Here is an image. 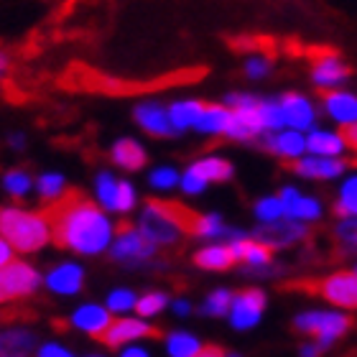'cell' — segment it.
<instances>
[{
  "instance_id": "obj_17",
  "label": "cell",
  "mask_w": 357,
  "mask_h": 357,
  "mask_svg": "<svg viewBox=\"0 0 357 357\" xmlns=\"http://www.w3.org/2000/svg\"><path fill=\"white\" fill-rule=\"evenodd\" d=\"M72 321H75V327L84 329V332H87V335H92V337H100L105 329L112 324L107 309H102V306H92V304L82 306V309H77L75 319H72Z\"/></svg>"
},
{
  "instance_id": "obj_35",
  "label": "cell",
  "mask_w": 357,
  "mask_h": 357,
  "mask_svg": "<svg viewBox=\"0 0 357 357\" xmlns=\"http://www.w3.org/2000/svg\"><path fill=\"white\" fill-rule=\"evenodd\" d=\"M319 212L321 207L317 199H312V197H298L296 207H294V212L289 217H296V220H317Z\"/></svg>"
},
{
  "instance_id": "obj_51",
  "label": "cell",
  "mask_w": 357,
  "mask_h": 357,
  "mask_svg": "<svg viewBox=\"0 0 357 357\" xmlns=\"http://www.w3.org/2000/svg\"><path fill=\"white\" fill-rule=\"evenodd\" d=\"M174 312L186 314V312H189V304H186V301H176V304H174Z\"/></svg>"
},
{
  "instance_id": "obj_9",
  "label": "cell",
  "mask_w": 357,
  "mask_h": 357,
  "mask_svg": "<svg viewBox=\"0 0 357 357\" xmlns=\"http://www.w3.org/2000/svg\"><path fill=\"white\" fill-rule=\"evenodd\" d=\"M263 309H266V296L261 291H245L238 298H232L230 319L238 329H250L261 321Z\"/></svg>"
},
{
  "instance_id": "obj_42",
  "label": "cell",
  "mask_w": 357,
  "mask_h": 357,
  "mask_svg": "<svg viewBox=\"0 0 357 357\" xmlns=\"http://www.w3.org/2000/svg\"><path fill=\"white\" fill-rule=\"evenodd\" d=\"M181 186H184V192H189V194H197V192H202V189H204V181H202L199 176H197V174L194 172H186L184 176H181Z\"/></svg>"
},
{
  "instance_id": "obj_26",
  "label": "cell",
  "mask_w": 357,
  "mask_h": 357,
  "mask_svg": "<svg viewBox=\"0 0 357 357\" xmlns=\"http://www.w3.org/2000/svg\"><path fill=\"white\" fill-rule=\"evenodd\" d=\"M227 120H230V110L227 107H220V105H207L202 118L197 120V130H204V133H225L227 128Z\"/></svg>"
},
{
  "instance_id": "obj_19",
  "label": "cell",
  "mask_w": 357,
  "mask_h": 357,
  "mask_svg": "<svg viewBox=\"0 0 357 357\" xmlns=\"http://www.w3.org/2000/svg\"><path fill=\"white\" fill-rule=\"evenodd\" d=\"M347 149L342 141V135L327 133V130H314L309 138H306V151H312L314 156L319 158H332L337 153H342Z\"/></svg>"
},
{
  "instance_id": "obj_33",
  "label": "cell",
  "mask_w": 357,
  "mask_h": 357,
  "mask_svg": "<svg viewBox=\"0 0 357 357\" xmlns=\"http://www.w3.org/2000/svg\"><path fill=\"white\" fill-rule=\"evenodd\" d=\"M255 215L261 217L263 222L271 225V222H278L283 215V207H281V199H275V197H266L255 204Z\"/></svg>"
},
{
  "instance_id": "obj_37",
  "label": "cell",
  "mask_w": 357,
  "mask_h": 357,
  "mask_svg": "<svg viewBox=\"0 0 357 357\" xmlns=\"http://www.w3.org/2000/svg\"><path fill=\"white\" fill-rule=\"evenodd\" d=\"M164 306H166V294H146V296L135 304V309H138V314H143V317H153V314H158Z\"/></svg>"
},
{
  "instance_id": "obj_53",
  "label": "cell",
  "mask_w": 357,
  "mask_h": 357,
  "mask_svg": "<svg viewBox=\"0 0 357 357\" xmlns=\"http://www.w3.org/2000/svg\"><path fill=\"white\" fill-rule=\"evenodd\" d=\"M0 301H3V296H0Z\"/></svg>"
},
{
  "instance_id": "obj_7",
  "label": "cell",
  "mask_w": 357,
  "mask_h": 357,
  "mask_svg": "<svg viewBox=\"0 0 357 357\" xmlns=\"http://www.w3.org/2000/svg\"><path fill=\"white\" fill-rule=\"evenodd\" d=\"M36 286L38 273L26 263L13 261L8 263L6 268H0V296L3 298L29 296L31 291H36Z\"/></svg>"
},
{
  "instance_id": "obj_11",
  "label": "cell",
  "mask_w": 357,
  "mask_h": 357,
  "mask_svg": "<svg viewBox=\"0 0 357 357\" xmlns=\"http://www.w3.org/2000/svg\"><path fill=\"white\" fill-rule=\"evenodd\" d=\"M306 227L296 222H286V220H278V222L263 225L261 230L255 232V240L263 243L266 248H283L291 245V243H298V240L306 238Z\"/></svg>"
},
{
  "instance_id": "obj_5",
  "label": "cell",
  "mask_w": 357,
  "mask_h": 357,
  "mask_svg": "<svg viewBox=\"0 0 357 357\" xmlns=\"http://www.w3.org/2000/svg\"><path fill=\"white\" fill-rule=\"evenodd\" d=\"M301 289H312L314 294L344 309H357V273H335L314 283H298Z\"/></svg>"
},
{
  "instance_id": "obj_40",
  "label": "cell",
  "mask_w": 357,
  "mask_h": 357,
  "mask_svg": "<svg viewBox=\"0 0 357 357\" xmlns=\"http://www.w3.org/2000/svg\"><path fill=\"white\" fill-rule=\"evenodd\" d=\"M135 204V197H133V186L128 184V181H118V197H115V209L120 212H128V209Z\"/></svg>"
},
{
  "instance_id": "obj_29",
  "label": "cell",
  "mask_w": 357,
  "mask_h": 357,
  "mask_svg": "<svg viewBox=\"0 0 357 357\" xmlns=\"http://www.w3.org/2000/svg\"><path fill=\"white\" fill-rule=\"evenodd\" d=\"M192 235H199V238H217V235H232V230H227L217 215H199L197 222H194Z\"/></svg>"
},
{
  "instance_id": "obj_22",
  "label": "cell",
  "mask_w": 357,
  "mask_h": 357,
  "mask_svg": "<svg viewBox=\"0 0 357 357\" xmlns=\"http://www.w3.org/2000/svg\"><path fill=\"white\" fill-rule=\"evenodd\" d=\"M194 263L199 268H207V271H225V268H230L235 263V258L230 253V245H212L194 255Z\"/></svg>"
},
{
  "instance_id": "obj_27",
  "label": "cell",
  "mask_w": 357,
  "mask_h": 357,
  "mask_svg": "<svg viewBox=\"0 0 357 357\" xmlns=\"http://www.w3.org/2000/svg\"><path fill=\"white\" fill-rule=\"evenodd\" d=\"M166 347H169V355L172 357H197L202 352V344L197 337L186 335V332H176L166 340Z\"/></svg>"
},
{
  "instance_id": "obj_8",
  "label": "cell",
  "mask_w": 357,
  "mask_h": 357,
  "mask_svg": "<svg viewBox=\"0 0 357 357\" xmlns=\"http://www.w3.org/2000/svg\"><path fill=\"white\" fill-rule=\"evenodd\" d=\"M161 332L153 327H149L146 321L138 319H118L112 321L110 327L105 329L102 335L97 337L100 342H105L107 347H120L126 342H133V340H141V337H158Z\"/></svg>"
},
{
  "instance_id": "obj_38",
  "label": "cell",
  "mask_w": 357,
  "mask_h": 357,
  "mask_svg": "<svg viewBox=\"0 0 357 357\" xmlns=\"http://www.w3.org/2000/svg\"><path fill=\"white\" fill-rule=\"evenodd\" d=\"M61 189H64V178L56 176V174H44V176L38 178V192L44 194V197H52V199H59Z\"/></svg>"
},
{
  "instance_id": "obj_31",
  "label": "cell",
  "mask_w": 357,
  "mask_h": 357,
  "mask_svg": "<svg viewBox=\"0 0 357 357\" xmlns=\"http://www.w3.org/2000/svg\"><path fill=\"white\" fill-rule=\"evenodd\" d=\"M3 186H6L8 194L23 197V194L31 189V178H29V174L21 172V169H13V172H8L6 176H3Z\"/></svg>"
},
{
  "instance_id": "obj_3",
  "label": "cell",
  "mask_w": 357,
  "mask_h": 357,
  "mask_svg": "<svg viewBox=\"0 0 357 357\" xmlns=\"http://www.w3.org/2000/svg\"><path fill=\"white\" fill-rule=\"evenodd\" d=\"M0 238L18 253H31V250L44 248L49 243L52 230H49L44 215L6 207L0 209Z\"/></svg>"
},
{
  "instance_id": "obj_10",
  "label": "cell",
  "mask_w": 357,
  "mask_h": 357,
  "mask_svg": "<svg viewBox=\"0 0 357 357\" xmlns=\"http://www.w3.org/2000/svg\"><path fill=\"white\" fill-rule=\"evenodd\" d=\"M153 250H156V245H151L141 235V230H133V227H123V235L112 245V255L123 263H141L151 258Z\"/></svg>"
},
{
  "instance_id": "obj_45",
  "label": "cell",
  "mask_w": 357,
  "mask_h": 357,
  "mask_svg": "<svg viewBox=\"0 0 357 357\" xmlns=\"http://www.w3.org/2000/svg\"><path fill=\"white\" fill-rule=\"evenodd\" d=\"M8 263H13V248H10L6 240L0 238V268H6Z\"/></svg>"
},
{
  "instance_id": "obj_34",
  "label": "cell",
  "mask_w": 357,
  "mask_h": 357,
  "mask_svg": "<svg viewBox=\"0 0 357 357\" xmlns=\"http://www.w3.org/2000/svg\"><path fill=\"white\" fill-rule=\"evenodd\" d=\"M261 118H263V128H268V130H281V126H286L281 105L278 102H263L261 105Z\"/></svg>"
},
{
  "instance_id": "obj_4",
  "label": "cell",
  "mask_w": 357,
  "mask_h": 357,
  "mask_svg": "<svg viewBox=\"0 0 357 357\" xmlns=\"http://www.w3.org/2000/svg\"><path fill=\"white\" fill-rule=\"evenodd\" d=\"M294 327L298 332H304V335L319 337V344L327 347L332 340L342 337L352 327V319L347 314H337V312H309V314H301L294 321Z\"/></svg>"
},
{
  "instance_id": "obj_44",
  "label": "cell",
  "mask_w": 357,
  "mask_h": 357,
  "mask_svg": "<svg viewBox=\"0 0 357 357\" xmlns=\"http://www.w3.org/2000/svg\"><path fill=\"white\" fill-rule=\"evenodd\" d=\"M268 69V61L266 59H250L248 61V77H263Z\"/></svg>"
},
{
  "instance_id": "obj_49",
  "label": "cell",
  "mask_w": 357,
  "mask_h": 357,
  "mask_svg": "<svg viewBox=\"0 0 357 357\" xmlns=\"http://www.w3.org/2000/svg\"><path fill=\"white\" fill-rule=\"evenodd\" d=\"M120 357H149V352L143 350V347H128Z\"/></svg>"
},
{
  "instance_id": "obj_14",
  "label": "cell",
  "mask_w": 357,
  "mask_h": 357,
  "mask_svg": "<svg viewBox=\"0 0 357 357\" xmlns=\"http://www.w3.org/2000/svg\"><path fill=\"white\" fill-rule=\"evenodd\" d=\"M281 112H283V120L289 123L291 128H296V130H306V128H312L314 123V107L309 105V100L301 95H283L281 102Z\"/></svg>"
},
{
  "instance_id": "obj_46",
  "label": "cell",
  "mask_w": 357,
  "mask_h": 357,
  "mask_svg": "<svg viewBox=\"0 0 357 357\" xmlns=\"http://www.w3.org/2000/svg\"><path fill=\"white\" fill-rule=\"evenodd\" d=\"M342 141H344V146H350V149L357 151V123H355V126H350V128H344Z\"/></svg>"
},
{
  "instance_id": "obj_20",
  "label": "cell",
  "mask_w": 357,
  "mask_h": 357,
  "mask_svg": "<svg viewBox=\"0 0 357 357\" xmlns=\"http://www.w3.org/2000/svg\"><path fill=\"white\" fill-rule=\"evenodd\" d=\"M112 161L123 166V169H128V172H135V169L146 166V151L135 141H130V138H123L112 149Z\"/></svg>"
},
{
  "instance_id": "obj_25",
  "label": "cell",
  "mask_w": 357,
  "mask_h": 357,
  "mask_svg": "<svg viewBox=\"0 0 357 357\" xmlns=\"http://www.w3.org/2000/svg\"><path fill=\"white\" fill-rule=\"evenodd\" d=\"M189 172H194L207 184V181H227L232 176V166L225 158H204L199 164H194Z\"/></svg>"
},
{
  "instance_id": "obj_1",
  "label": "cell",
  "mask_w": 357,
  "mask_h": 357,
  "mask_svg": "<svg viewBox=\"0 0 357 357\" xmlns=\"http://www.w3.org/2000/svg\"><path fill=\"white\" fill-rule=\"evenodd\" d=\"M52 238L56 245L95 255L107 248L112 238L110 220L79 192H64L54 204L44 209Z\"/></svg>"
},
{
  "instance_id": "obj_12",
  "label": "cell",
  "mask_w": 357,
  "mask_h": 357,
  "mask_svg": "<svg viewBox=\"0 0 357 357\" xmlns=\"http://www.w3.org/2000/svg\"><path fill=\"white\" fill-rule=\"evenodd\" d=\"M319 97L324 102V110L342 126H355L357 123V97L350 92H335V89H319Z\"/></svg>"
},
{
  "instance_id": "obj_13",
  "label": "cell",
  "mask_w": 357,
  "mask_h": 357,
  "mask_svg": "<svg viewBox=\"0 0 357 357\" xmlns=\"http://www.w3.org/2000/svg\"><path fill=\"white\" fill-rule=\"evenodd\" d=\"M291 169L309 178H332V176H340L347 169V161H342V158H319V156L296 158V161H291Z\"/></svg>"
},
{
  "instance_id": "obj_28",
  "label": "cell",
  "mask_w": 357,
  "mask_h": 357,
  "mask_svg": "<svg viewBox=\"0 0 357 357\" xmlns=\"http://www.w3.org/2000/svg\"><path fill=\"white\" fill-rule=\"evenodd\" d=\"M335 212L342 217H357V176L347 178L340 192V199L335 202Z\"/></svg>"
},
{
  "instance_id": "obj_41",
  "label": "cell",
  "mask_w": 357,
  "mask_h": 357,
  "mask_svg": "<svg viewBox=\"0 0 357 357\" xmlns=\"http://www.w3.org/2000/svg\"><path fill=\"white\" fill-rule=\"evenodd\" d=\"M176 181H178V174L174 169H156V172L151 174V184L158 186V189H172Z\"/></svg>"
},
{
  "instance_id": "obj_47",
  "label": "cell",
  "mask_w": 357,
  "mask_h": 357,
  "mask_svg": "<svg viewBox=\"0 0 357 357\" xmlns=\"http://www.w3.org/2000/svg\"><path fill=\"white\" fill-rule=\"evenodd\" d=\"M321 350H324V344H319V342H317V344H306L304 350H301V355H304V357H317Z\"/></svg>"
},
{
  "instance_id": "obj_50",
  "label": "cell",
  "mask_w": 357,
  "mask_h": 357,
  "mask_svg": "<svg viewBox=\"0 0 357 357\" xmlns=\"http://www.w3.org/2000/svg\"><path fill=\"white\" fill-rule=\"evenodd\" d=\"M8 67H10V59H8V54L0 49V79L6 77V72H8Z\"/></svg>"
},
{
  "instance_id": "obj_32",
  "label": "cell",
  "mask_w": 357,
  "mask_h": 357,
  "mask_svg": "<svg viewBox=\"0 0 357 357\" xmlns=\"http://www.w3.org/2000/svg\"><path fill=\"white\" fill-rule=\"evenodd\" d=\"M230 306H232L230 291H215L204 301V314H209V317H222V314L230 312Z\"/></svg>"
},
{
  "instance_id": "obj_2",
  "label": "cell",
  "mask_w": 357,
  "mask_h": 357,
  "mask_svg": "<svg viewBox=\"0 0 357 357\" xmlns=\"http://www.w3.org/2000/svg\"><path fill=\"white\" fill-rule=\"evenodd\" d=\"M197 217L192 209L178 202L149 199L141 217V235L151 245H172L184 232L192 235Z\"/></svg>"
},
{
  "instance_id": "obj_52",
  "label": "cell",
  "mask_w": 357,
  "mask_h": 357,
  "mask_svg": "<svg viewBox=\"0 0 357 357\" xmlns=\"http://www.w3.org/2000/svg\"><path fill=\"white\" fill-rule=\"evenodd\" d=\"M225 357H238V355H225Z\"/></svg>"
},
{
  "instance_id": "obj_39",
  "label": "cell",
  "mask_w": 357,
  "mask_h": 357,
  "mask_svg": "<svg viewBox=\"0 0 357 357\" xmlns=\"http://www.w3.org/2000/svg\"><path fill=\"white\" fill-rule=\"evenodd\" d=\"M107 306H110L112 312H126V309H133L135 306V298L130 291H112L110 298H107Z\"/></svg>"
},
{
  "instance_id": "obj_43",
  "label": "cell",
  "mask_w": 357,
  "mask_h": 357,
  "mask_svg": "<svg viewBox=\"0 0 357 357\" xmlns=\"http://www.w3.org/2000/svg\"><path fill=\"white\" fill-rule=\"evenodd\" d=\"M38 357H75V355L69 350H64V347H59V344H46V347H41Z\"/></svg>"
},
{
  "instance_id": "obj_16",
  "label": "cell",
  "mask_w": 357,
  "mask_h": 357,
  "mask_svg": "<svg viewBox=\"0 0 357 357\" xmlns=\"http://www.w3.org/2000/svg\"><path fill=\"white\" fill-rule=\"evenodd\" d=\"M135 120L153 135H174L176 133V128L172 126L169 112L156 107V105H141V107L135 110Z\"/></svg>"
},
{
  "instance_id": "obj_36",
  "label": "cell",
  "mask_w": 357,
  "mask_h": 357,
  "mask_svg": "<svg viewBox=\"0 0 357 357\" xmlns=\"http://www.w3.org/2000/svg\"><path fill=\"white\" fill-rule=\"evenodd\" d=\"M335 235L344 248H357V217L342 220V222L337 225Z\"/></svg>"
},
{
  "instance_id": "obj_23",
  "label": "cell",
  "mask_w": 357,
  "mask_h": 357,
  "mask_svg": "<svg viewBox=\"0 0 357 357\" xmlns=\"http://www.w3.org/2000/svg\"><path fill=\"white\" fill-rule=\"evenodd\" d=\"M204 107H207V105L197 102V100H186V102L174 105L172 110H169L172 126L176 128V130H184V128H189V126H197V120L202 118Z\"/></svg>"
},
{
  "instance_id": "obj_15",
  "label": "cell",
  "mask_w": 357,
  "mask_h": 357,
  "mask_svg": "<svg viewBox=\"0 0 357 357\" xmlns=\"http://www.w3.org/2000/svg\"><path fill=\"white\" fill-rule=\"evenodd\" d=\"M82 283H84L82 268L75 266V263H64V266L54 268L52 273H49V278H46V286L54 294H64V296L77 294V291L82 289Z\"/></svg>"
},
{
  "instance_id": "obj_30",
  "label": "cell",
  "mask_w": 357,
  "mask_h": 357,
  "mask_svg": "<svg viewBox=\"0 0 357 357\" xmlns=\"http://www.w3.org/2000/svg\"><path fill=\"white\" fill-rule=\"evenodd\" d=\"M97 197L102 202V207L115 209V197H118V181L110 174H100L97 178Z\"/></svg>"
},
{
  "instance_id": "obj_48",
  "label": "cell",
  "mask_w": 357,
  "mask_h": 357,
  "mask_svg": "<svg viewBox=\"0 0 357 357\" xmlns=\"http://www.w3.org/2000/svg\"><path fill=\"white\" fill-rule=\"evenodd\" d=\"M197 357H225V352L220 347H202V352Z\"/></svg>"
},
{
  "instance_id": "obj_21",
  "label": "cell",
  "mask_w": 357,
  "mask_h": 357,
  "mask_svg": "<svg viewBox=\"0 0 357 357\" xmlns=\"http://www.w3.org/2000/svg\"><path fill=\"white\" fill-rule=\"evenodd\" d=\"M268 149L283 158H298L306 149V138L296 130H286V133H278L275 138H271Z\"/></svg>"
},
{
  "instance_id": "obj_18",
  "label": "cell",
  "mask_w": 357,
  "mask_h": 357,
  "mask_svg": "<svg viewBox=\"0 0 357 357\" xmlns=\"http://www.w3.org/2000/svg\"><path fill=\"white\" fill-rule=\"evenodd\" d=\"M230 253L235 261H243L253 268H261L271 261V248H266L258 240H235L230 245Z\"/></svg>"
},
{
  "instance_id": "obj_24",
  "label": "cell",
  "mask_w": 357,
  "mask_h": 357,
  "mask_svg": "<svg viewBox=\"0 0 357 357\" xmlns=\"http://www.w3.org/2000/svg\"><path fill=\"white\" fill-rule=\"evenodd\" d=\"M33 347V337L21 329H10L0 335V357H21Z\"/></svg>"
},
{
  "instance_id": "obj_6",
  "label": "cell",
  "mask_w": 357,
  "mask_h": 357,
  "mask_svg": "<svg viewBox=\"0 0 357 357\" xmlns=\"http://www.w3.org/2000/svg\"><path fill=\"white\" fill-rule=\"evenodd\" d=\"M306 56L312 59V69H314L312 75H314V82L319 84V89L342 84L352 72L332 49H309Z\"/></svg>"
}]
</instances>
